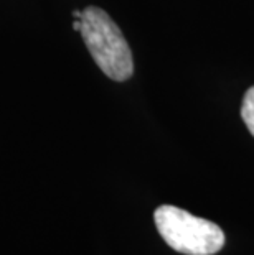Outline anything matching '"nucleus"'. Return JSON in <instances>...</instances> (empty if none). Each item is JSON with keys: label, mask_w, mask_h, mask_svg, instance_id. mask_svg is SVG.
<instances>
[{"label": "nucleus", "mask_w": 254, "mask_h": 255, "mask_svg": "<svg viewBox=\"0 0 254 255\" xmlns=\"http://www.w3.org/2000/svg\"><path fill=\"white\" fill-rule=\"evenodd\" d=\"M73 17L76 20H81V17H83V12H79V10H74L73 12Z\"/></svg>", "instance_id": "39448f33"}, {"label": "nucleus", "mask_w": 254, "mask_h": 255, "mask_svg": "<svg viewBox=\"0 0 254 255\" xmlns=\"http://www.w3.org/2000/svg\"><path fill=\"white\" fill-rule=\"evenodd\" d=\"M157 231L167 246L185 255H213L225 246V234L212 221L197 218L175 206L155 209Z\"/></svg>", "instance_id": "f03ea898"}, {"label": "nucleus", "mask_w": 254, "mask_h": 255, "mask_svg": "<svg viewBox=\"0 0 254 255\" xmlns=\"http://www.w3.org/2000/svg\"><path fill=\"white\" fill-rule=\"evenodd\" d=\"M241 117L245 121L248 130L254 137V86L246 91L245 97H243V106H241Z\"/></svg>", "instance_id": "7ed1b4c3"}, {"label": "nucleus", "mask_w": 254, "mask_h": 255, "mask_svg": "<svg viewBox=\"0 0 254 255\" xmlns=\"http://www.w3.org/2000/svg\"><path fill=\"white\" fill-rule=\"evenodd\" d=\"M73 30L74 31H81V20L74 18V21H73Z\"/></svg>", "instance_id": "20e7f679"}, {"label": "nucleus", "mask_w": 254, "mask_h": 255, "mask_svg": "<svg viewBox=\"0 0 254 255\" xmlns=\"http://www.w3.org/2000/svg\"><path fill=\"white\" fill-rule=\"evenodd\" d=\"M81 36L96 64L112 81H127L134 74V58L121 28L107 12L88 7L81 17Z\"/></svg>", "instance_id": "f257e3e1"}]
</instances>
